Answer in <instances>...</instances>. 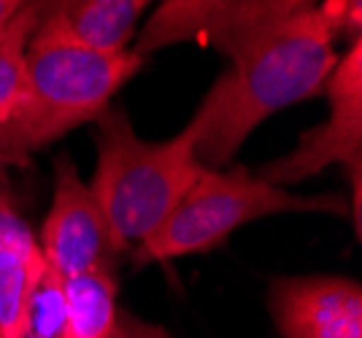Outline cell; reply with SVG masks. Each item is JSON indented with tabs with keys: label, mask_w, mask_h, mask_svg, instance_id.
<instances>
[{
	"label": "cell",
	"mask_w": 362,
	"mask_h": 338,
	"mask_svg": "<svg viewBox=\"0 0 362 338\" xmlns=\"http://www.w3.org/2000/svg\"><path fill=\"white\" fill-rule=\"evenodd\" d=\"M338 62L335 41L319 6L303 3L241 54L211 84L187 127L203 168L222 170L241 152L255 127L276 111L325 93Z\"/></svg>",
	"instance_id": "6da1fadb"
},
{
	"label": "cell",
	"mask_w": 362,
	"mask_h": 338,
	"mask_svg": "<svg viewBox=\"0 0 362 338\" xmlns=\"http://www.w3.org/2000/svg\"><path fill=\"white\" fill-rule=\"evenodd\" d=\"M95 149L98 163L87 187L117 255L149 238L203 170L189 127L173 139L146 141L119 106L95 120Z\"/></svg>",
	"instance_id": "7a4b0ae2"
},
{
	"label": "cell",
	"mask_w": 362,
	"mask_h": 338,
	"mask_svg": "<svg viewBox=\"0 0 362 338\" xmlns=\"http://www.w3.org/2000/svg\"><path fill=\"white\" fill-rule=\"evenodd\" d=\"M141 65L144 57L136 52L28 49V93L14 117L0 127V165H28L35 152L95 122Z\"/></svg>",
	"instance_id": "3957f363"
},
{
	"label": "cell",
	"mask_w": 362,
	"mask_h": 338,
	"mask_svg": "<svg viewBox=\"0 0 362 338\" xmlns=\"http://www.w3.org/2000/svg\"><path fill=\"white\" fill-rule=\"evenodd\" d=\"M335 214L349 216L344 195H295L262 182L243 165L222 170L203 168L165 222L130 249L133 268L168 262L222 249L233 233L273 214Z\"/></svg>",
	"instance_id": "277c9868"
},
{
	"label": "cell",
	"mask_w": 362,
	"mask_h": 338,
	"mask_svg": "<svg viewBox=\"0 0 362 338\" xmlns=\"http://www.w3.org/2000/svg\"><path fill=\"white\" fill-rule=\"evenodd\" d=\"M330 117L300 133L295 149L257 170L262 182L287 190L317 176L330 165H341L349 176L351 198L349 216L360 235L362 222V38L349 44L346 54L338 57L325 84Z\"/></svg>",
	"instance_id": "5b68a950"
},
{
	"label": "cell",
	"mask_w": 362,
	"mask_h": 338,
	"mask_svg": "<svg viewBox=\"0 0 362 338\" xmlns=\"http://www.w3.org/2000/svg\"><path fill=\"white\" fill-rule=\"evenodd\" d=\"M300 6V0H168L149 16L130 52L146 60L170 44L195 41L233 60Z\"/></svg>",
	"instance_id": "8992f818"
},
{
	"label": "cell",
	"mask_w": 362,
	"mask_h": 338,
	"mask_svg": "<svg viewBox=\"0 0 362 338\" xmlns=\"http://www.w3.org/2000/svg\"><path fill=\"white\" fill-rule=\"evenodd\" d=\"M38 246L46 268L62 279L81 276L95 268H114L111 260L117 249L106 219L71 157L54 160V195L41 225Z\"/></svg>",
	"instance_id": "52a82bcc"
},
{
	"label": "cell",
	"mask_w": 362,
	"mask_h": 338,
	"mask_svg": "<svg viewBox=\"0 0 362 338\" xmlns=\"http://www.w3.org/2000/svg\"><path fill=\"white\" fill-rule=\"evenodd\" d=\"M268 308L281 338H362V287L349 276H273Z\"/></svg>",
	"instance_id": "ba28073f"
},
{
	"label": "cell",
	"mask_w": 362,
	"mask_h": 338,
	"mask_svg": "<svg viewBox=\"0 0 362 338\" xmlns=\"http://www.w3.org/2000/svg\"><path fill=\"white\" fill-rule=\"evenodd\" d=\"M146 0H65L46 3L28 49H78L95 54H124L136 35Z\"/></svg>",
	"instance_id": "9c48e42d"
},
{
	"label": "cell",
	"mask_w": 362,
	"mask_h": 338,
	"mask_svg": "<svg viewBox=\"0 0 362 338\" xmlns=\"http://www.w3.org/2000/svg\"><path fill=\"white\" fill-rule=\"evenodd\" d=\"M44 271L38 238L14 211L0 222V338H22L33 290Z\"/></svg>",
	"instance_id": "30bf717a"
},
{
	"label": "cell",
	"mask_w": 362,
	"mask_h": 338,
	"mask_svg": "<svg viewBox=\"0 0 362 338\" xmlns=\"http://www.w3.org/2000/svg\"><path fill=\"white\" fill-rule=\"evenodd\" d=\"M119 284L114 268L65 279V322L60 338H108L117 325Z\"/></svg>",
	"instance_id": "8fae6325"
},
{
	"label": "cell",
	"mask_w": 362,
	"mask_h": 338,
	"mask_svg": "<svg viewBox=\"0 0 362 338\" xmlns=\"http://www.w3.org/2000/svg\"><path fill=\"white\" fill-rule=\"evenodd\" d=\"M46 3H22L0 30V127L22 106L28 93V44Z\"/></svg>",
	"instance_id": "7c38bea8"
},
{
	"label": "cell",
	"mask_w": 362,
	"mask_h": 338,
	"mask_svg": "<svg viewBox=\"0 0 362 338\" xmlns=\"http://www.w3.org/2000/svg\"><path fill=\"white\" fill-rule=\"evenodd\" d=\"M65 322V279L46 268L35 284L22 338H60Z\"/></svg>",
	"instance_id": "4fadbf2b"
},
{
	"label": "cell",
	"mask_w": 362,
	"mask_h": 338,
	"mask_svg": "<svg viewBox=\"0 0 362 338\" xmlns=\"http://www.w3.org/2000/svg\"><path fill=\"white\" fill-rule=\"evenodd\" d=\"M319 14L325 19L332 41L346 38L349 44L362 38V3L360 0H325L319 3Z\"/></svg>",
	"instance_id": "5bb4252c"
},
{
	"label": "cell",
	"mask_w": 362,
	"mask_h": 338,
	"mask_svg": "<svg viewBox=\"0 0 362 338\" xmlns=\"http://www.w3.org/2000/svg\"><path fill=\"white\" fill-rule=\"evenodd\" d=\"M108 338H170V333H168L163 325L146 322L144 317H138L133 311L119 308L117 325H114V330H111Z\"/></svg>",
	"instance_id": "9a60e30c"
},
{
	"label": "cell",
	"mask_w": 362,
	"mask_h": 338,
	"mask_svg": "<svg viewBox=\"0 0 362 338\" xmlns=\"http://www.w3.org/2000/svg\"><path fill=\"white\" fill-rule=\"evenodd\" d=\"M19 6H22L19 0H0V30L11 22V16L19 11Z\"/></svg>",
	"instance_id": "2e32d148"
},
{
	"label": "cell",
	"mask_w": 362,
	"mask_h": 338,
	"mask_svg": "<svg viewBox=\"0 0 362 338\" xmlns=\"http://www.w3.org/2000/svg\"><path fill=\"white\" fill-rule=\"evenodd\" d=\"M14 211H16V203H14L11 190H0V222H3V219H8Z\"/></svg>",
	"instance_id": "e0dca14e"
},
{
	"label": "cell",
	"mask_w": 362,
	"mask_h": 338,
	"mask_svg": "<svg viewBox=\"0 0 362 338\" xmlns=\"http://www.w3.org/2000/svg\"><path fill=\"white\" fill-rule=\"evenodd\" d=\"M0 190H8V168L0 165Z\"/></svg>",
	"instance_id": "ac0fdd59"
}]
</instances>
